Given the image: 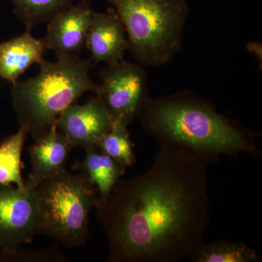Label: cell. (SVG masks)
<instances>
[{"label": "cell", "instance_id": "cell-8", "mask_svg": "<svg viewBox=\"0 0 262 262\" xmlns=\"http://www.w3.org/2000/svg\"><path fill=\"white\" fill-rule=\"evenodd\" d=\"M113 118L96 95L83 105H71L58 117L57 128L62 131L73 147L98 146L111 128Z\"/></svg>", "mask_w": 262, "mask_h": 262}, {"label": "cell", "instance_id": "cell-7", "mask_svg": "<svg viewBox=\"0 0 262 262\" xmlns=\"http://www.w3.org/2000/svg\"><path fill=\"white\" fill-rule=\"evenodd\" d=\"M41 233L36 187L27 182L20 188L0 185V248L8 252L32 243Z\"/></svg>", "mask_w": 262, "mask_h": 262}, {"label": "cell", "instance_id": "cell-17", "mask_svg": "<svg viewBox=\"0 0 262 262\" xmlns=\"http://www.w3.org/2000/svg\"><path fill=\"white\" fill-rule=\"evenodd\" d=\"M125 122L113 120L110 130L98 144V149L127 168L136 163L134 144Z\"/></svg>", "mask_w": 262, "mask_h": 262}, {"label": "cell", "instance_id": "cell-6", "mask_svg": "<svg viewBox=\"0 0 262 262\" xmlns=\"http://www.w3.org/2000/svg\"><path fill=\"white\" fill-rule=\"evenodd\" d=\"M100 77L101 90L97 96L113 120H122L129 125L149 97L146 71L140 64L123 60L108 65Z\"/></svg>", "mask_w": 262, "mask_h": 262}, {"label": "cell", "instance_id": "cell-3", "mask_svg": "<svg viewBox=\"0 0 262 262\" xmlns=\"http://www.w3.org/2000/svg\"><path fill=\"white\" fill-rule=\"evenodd\" d=\"M32 78L12 84L11 98L20 128L41 139L53 129L60 115L85 93L99 94L100 84L90 76L91 60L67 55L54 62L43 59Z\"/></svg>", "mask_w": 262, "mask_h": 262}, {"label": "cell", "instance_id": "cell-10", "mask_svg": "<svg viewBox=\"0 0 262 262\" xmlns=\"http://www.w3.org/2000/svg\"><path fill=\"white\" fill-rule=\"evenodd\" d=\"M84 44L94 63L110 65L123 61L128 51V40L121 19L114 8L103 13L94 11Z\"/></svg>", "mask_w": 262, "mask_h": 262}, {"label": "cell", "instance_id": "cell-4", "mask_svg": "<svg viewBox=\"0 0 262 262\" xmlns=\"http://www.w3.org/2000/svg\"><path fill=\"white\" fill-rule=\"evenodd\" d=\"M121 19L128 51L143 67L169 64L182 48L188 0H102Z\"/></svg>", "mask_w": 262, "mask_h": 262}, {"label": "cell", "instance_id": "cell-5", "mask_svg": "<svg viewBox=\"0 0 262 262\" xmlns=\"http://www.w3.org/2000/svg\"><path fill=\"white\" fill-rule=\"evenodd\" d=\"M41 233L68 248L82 246L89 235V215L98 206L97 188L83 173L61 170L36 187Z\"/></svg>", "mask_w": 262, "mask_h": 262}, {"label": "cell", "instance_id": "cell-18", "mask_svg": "<svg viewBox=\"0 0 262 262\" xmlns=\"http://www.w3.org/2000/svg\"><path fill=\"white\" fill-rule=\"evenodd\" d=\"M248 51L253 53L260 61V65H261L262 60V46L259 42H249L247 43Z\"/></svg>", "mask_w": 262, "mask_h": 262}, {"label": "cell", "instance_id": "cell-1", "mask_svg": "<svg viewBox=\"0 0 262 262\" xmlns=\"http://www.w3.org/2000/svg\"><path fill=\"white\" fill-rule=\"evenodd\" d=\"M207 164L189 150L160 146L140 175L98 200L108 262H179L203 242L210 223Z\"/></svg>", "mask_w": 262, "mask_h": 262}, {"label": "cell", "instance_id": "cell-11", "mask_svg": "<svg viewBox=\"0 0 262 262\" xmlns=\"http://www.w3.org/2000/svg\"><path fill=\"white\" fill-rule=\"evenodd\" d=\"M35 141L29 149L32 172L27 182L37 187L46 179L66 169L73 146L57 127Z\"/></svg>", "mask_w": 262, "mask_h": 262}, {"label": "cell", "instance_id": "cell-14", "mask_svg": "<svg viewBox=\"0 0 262 262\" xmlns=\"http://www.w3.org/2000/svg\"><path fill=\"white\" fill-rule=\"evenodd\" d=\"M192 262H258L256 250L239 241L220 239L211 244L203 241L188 258Z\"/></svg>", "mask_w": 262, "mask_h": 262}, {"label": "cell", "instance_id": "cell-15", "mask_svg": "<svg viewBox=\"0 0 262 262\" xmlns=\"http://www.w3.org/2000/svg\"><path fill=\"white\" fill-rule=\"evenodd\" d=\"M27 134L22 128L0 144V185L25 187L21 176V152Z\"/></svg>", "mask_w": 262, "mask_h": 262}, {"label": "cell", "instance_id": "cell-16", "mask_svg": "<svg viewBox=\"0 0 262 262\" xmlns=\"http://www.w3.org/2000/svg\"><path fill=\"white\" fill-rule=\"evenodd\" d=\"M17 18L31 31L46 23L53 16L73 4L75 0H9Z\"/></svg>", "mask_w": 262, "mask_h": 262}, {"label": "cell", "instance_id": "cell-12", "mask_svg": "<svg viewBox=\"0 0 262 262\" xmlns=\"http://www.w3.org/2000/svg\"><path fill=\"white\" fill-rule=\"evenodd\" d=\"M46 49L44 39L34 37L28 30L0 43V78L15 83L29 67L42 62Z\"/></svg>", "mask_w": 262, "mask_h": 262}, {"label": "cell", "instance_id": "cell-9", "mask_svg": "<svg viewBox=\"0 0 262 262\" xmlns=\"http://www.w3.org/2000/svg\"><path fill=\"white\" fill-rule=\"evenodd\" d=\"M93 13L91 0H79L53 15L48 21L47 34L43 38L47 49L57 58L80 55Z\"/></svg>", "mask_w": 262, "mask_h": 262}, {"label": "cell", "instance_id": "cell-2", "mask_svg": "<svg viewBox=\"0 0 262 262\" xmlns=\"http://www.w3.org/2000/svg\"><path fill=\"white\" fill-rule=\"evenodd\" d=\"M138 118L159 146L189 150L207 165L222 155H259L253 132L219 113L213 103L189 90L148 98Z\"/></svg>", "mask_w": 262, "mask_h": 262}, {"label": "cell", "instance_id": "cell-13", "mask_svg": "<svg viewBox=\"0 0 262 262\" xmlns=\"http://www.w3.org/2000/svg\"><path fill=\"white\" fill-rule=\"evenodd\" d=\"M84 149L85 155L80 165L81 172L94 183L99 193L98 200L103 201L125 174L126 168L103 153L98 146Z\"/></svg>", "mask_w": 262, "mask_h": 262}]
</instances>
